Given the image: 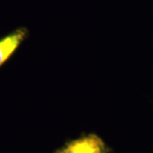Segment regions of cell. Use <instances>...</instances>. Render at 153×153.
<instances>
[{
    "label": "cell",
    "instance_id": "cell-1",
    "mask_svg": "<svg viewBox=\"0 0 153 153\" xmlns=\"http://www.w3.org/2000/svg\"><path fill=\"white\" fill-rule=\"evenodd\" d=\"M57 153H105V144L98 136L89 134L67 144Z\"/></svg>",
    "mask_w": 153,
    "mask_h": 153
},
{
    "label": "cell",
    "instance_id": "cell-2",
    "mask_svg": "<svg viewBox=\"0 0 153 153\" xmlns=\"http://www.w3.org/2000/svg\"><path fill=\"white\" fill-rule=\"evenodd\" d=\"M25 36L26 31L20 29L0 40V66L15 52Z\"/></svg>",
    "mask_w": 153,
    "mask_h": 153
}]
</instances>
